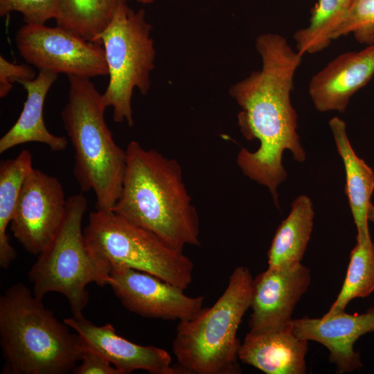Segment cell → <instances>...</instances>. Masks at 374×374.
<instances>
[{
  "mask_svg": "<svg viewBox=\"0 0 374 374\" xmlns=\"http://www.w3.org/2000/svg\"><path fill=\"white\" fill-rule=\"evenodd\" d=\"M290 326L299 338L317 341L328 349L329 361L335 365L337 373H351L362 367L353 346L362 335L374 331V308L363 314L340 311L321 318L304 317L292 319Z\"/></svg>",
  "mask_w": 374,
  "mask_h": 374,
  "instance_id": "obj_13",
  "label": "cell"
},
{
  "mask_svg": "<svg viewBox=\"0 0 374 374\" xmlns=\"http://www.w3.org/2000/svg\"><path fill=\"white\" fill-rule=\"evenodd\" d=\"M57 75L40 70L34 79L20 82L26 91V100L18 119L0 139L1 154L18 145L32 142L44 143L55 152L66 148V138L51 133L43 116L46 95Z\"/></svg>",
  "mask_w": 374,
  "mask_h": 374,
  "instance_id": "obj_17",
  "label": "cell"
},
{
  "mask_svg": "<svg viewBox=\"0 0 374 374\" xmlns=\"http://www.w3.org/2000/svg\"><path fill=\"white\" fill-rule=\"evenodd\" d=\"M32 154L21 150L14 159L0 163V266L8 268L17 253L10 244L7 229L13 217L24 180L33 170Z\"/></svg>",
  "mask_w": 374,
  "mask_h": 374,
  "instance_id": "obj_20",
  "label": "cell"
},
{
  "mask_svg": "<svg viewBox=\"0 0 374 374\" xmlns=\"http://www.w3.org/2000/svg\"><path fill=\"white\" fill-rule=\"evenodd\" d=\"M80 361L81 363L72 371L74 374H120L106 358L84 343Z\"/></svg>",
  "mask_w": 374,
  "mask_h": 374,
  "instance_id": "obj_27",
  "label": "cell"
},
{
  "mask_svg": "<svg viewBox=\"0 0 374 374\" xmlns=\"http://www.w3.org/2000/svg\"><path fill=\"white\" fill-rule=\"evenodd\" d=\"M64 322L74 330L88 347L98 352L120 374L143 370L151 374H180L172 365L170 355L164 349L141 346L118 335L110 323L96 326L83 314L66 318Z\"/></svg>",
  "mask_w": 374,
  "mask_h": 374,
  "instance_id": "obj_14",
  "label": "cell"
},
{
  "mask_svg": "<svg viewBox=\"0 0 374 374\" xmlns=\"http://www.w3.org/2000/svg\"><path fill=\"white\" fill-rule=\"evenodd\" d=\"M62 0H0V16L21 13L26 24L43 25L59 17Z\"/></svg>",
  "mask_w": 374,
  "mask_h": 374,
  "instance_id": "obj_25",
  "label": "cell"
},
{
  "mask_svg": "<svg viewBox=\"0 0 374 374\" xmlns=\"http://www.w3.org/2000/svg\"><path fill=\"white\" fill-rule=\"evenodd\" d=\"M66 202L57 177L33 168L24 180L10 222L25 250L38 256L48 246L62 222Z\"/></svg>",
  "mask_w": 374,
  "mask_h": 374,
  "instance_id": "obj_10",
  "label": "cell"
},
{
  "mask_svg": "<svg viewBox=\"0 0 374 374\" xmlns=\"http://www.w3.org/2000/svg\"><path fill=\"white\" fill-rule=\"evenodd\" d=\"M69 328L22 283L12 285L0 297L1 345L12 373L72 372L84 342Z\"/></svg>",
  "mask_w": 374,
  "mask_h": 374,
  "instance_id": "obj_3",
  "label": "cell"
},
{
  "mask_svg": "<svg viewBox=\"0 0 374 374\" xmlns=\"http://www.w3.org/2000/svg\"><path fill=\"white\" fill-rule=\"evenodd\" d=\"M314 212L311 199L297 197L288 216L278 226L267 253L268 267L301 262L313 228Z\"/></svg>",
  "mask_w": 374,
  "mask_h": 374,
  "instance_id": "obj_19",
  "label": "cell"
},
{
  "mask_svg": "<svg viewBox=\"0 0 374 374\" xmlns=\"http://www.w3.org/2000/svg\"><path fill=\"white\" fill-rule=\"evenodd\" d=\"M373 291L374 242H357L350 254V261L341 289L326 313L344 311L351 300L365 298Z\"/></svg>",
  "mask_w": 374,
  "mask_h": 374,
  "instance_id": "obj_23",
  "label": "cell"
},
{
  "mask_svg": "<svg viewBox=\"0 0 374 374\" xmlns=\"http://www.w3.org/2000/svg\"><path fill=\"white\" fill-rule=\"evenodd\" d=\"M353 0H319L313 8L308 26L296 30L294 39L298 52L316 53L327 48L346 18Z\"/></svg>",
  "mask_w": 374,
  "mask_h": 374,
  "instance_id": "obj_21",
  "label": "cell"
},
{
  "mask_svg": "<svg viewBox=\"0 0 374 374\" xmlns=\"http://www.w3.org/2000/svg\"><path fill=\"white\" fill-rule=\"evenodd\" d=\"M310 280V269L301 262L268 267L256 276L252 285L249 332L265 333L289 328L294 310Z\"/></svg>",
  "mask_w": 374,
  "mask_h": 374,
  "instance_id": "obj_12",
  "label": "cell"
},
{
  "mask_svg": "<svg viewBox=\"0 0 374 374\" xmlns=\"http://www.w3.org/2000/svg\"><path fill=\"white\" fill-rule=\"evenodd\" d=\"M138 2L143 3V4H148L154 2L155 0H136Z\"/></svg>",
  "mask_w": 374,
  "mask_h": 374,
  "instance_id": "obj_29",
  "label": "cell"
},
{
  "mask_svg": "<svg viewBox=\"0 0 374 374\" xmlns=\"http://www.w3.org/2000/svg\"><path fill=\"white\" fill-rule=\"evenodd\" d=\"M87 200L82 193L67 198L62 222L48 246L28 271L33 292L42 299L49 292L64 295L73 316L83 314L89 301L87 286L107 285L110 271L89 249L82 229Z\"/></svg>",
  "mask_w": 374,
  "mask_h": 374,
  "instance_id": "obj_6",
  "label": "cell"
},
{
  "mask_svg": "<svg viewBox=\"0 0 374 374\" xmlns=\"http://www.w3.org/2000/svg\"><path fill=\"white\" fill-rule=\"evenodd\" d=\"M368 219L374 223V206L372 203L368 208Z\"/></svg>",
  "mask_w": 374,
  "mask_h": 374,
  "instance_id": "obj_28",
  "label": "cell"
},
{
  "mask_svg": "<svg viewBox=\"0 0 374 374\" xmlns=\"http://www.w3.org/2000/svg\"><path fill=\"white\" fill-rule=\"evenodd\" d=\"M15 41L23 59L39 71L85 78L108 75L100 43L87 40L57 25L25 24L16 33Z\"/></svg>",
  "mask_w": 374,
  "mask_h": 374,
  "instance_id": "obj_9",
  "label": "cell"
},
{
  "mask_svg": "<svg viewBox=\"0 0 374 374\" xmlns=\"http://www.w3.org/2000/svg\"><path fill=\"white\" fill-rule=\"evenodd\" d=\"M253 278L244 266L237 267L228 285L211 307L179 321L172 341L180 373L238 374L241 345L238 329L250 308Z\"/></svg>",
  "mask_w": 374,
  "mask_h": 374,
  "instance_id": "obj_5",
  "label": "cell"
},
{
  "mask_svg": "<svg viewBox=\"0 0 374 374\" xmlns=\"http://www.w3.org/2000/svg\"><path fill=\"white\" fill-rule=\"evenodd\" d=\"M152 28L143 9L134 11L127 0H120L111 21L96 37L104 48L109 77L102 102L105 109L112 108L116 123L126 121L132 127L133 91L137 88L145 95L150 89L156 56Z\"/></svg>",
  "mask_w": 374,
  "mask_h": 374,
  "instance_id": "obj_8",
  "label": "cell"
},
{
  "mask_svg": "<svg viewBox=\"0 0 374 374\" xmlns=\"http://www.w3.org/2000/svg\"><path fill=\"white\" fill-rule=\"evenodd\" d=\"M35 72L27 64H17L0 55V97L6 96L12 88L13 82L31 80Z\"/></svg>",
  "mask_w": 374,
  "mask_h": 374,
  "instance_id": "obj_26",
  "label": "cell"
},
{
  "mask_svg": "<svg viewBox=\"0 0 374 374\" xmlns=\"http://www.w3.org/2000/svg\"><path fill=\"white\" fill-rule=\"evenodd\" d=\"M255 46L262 59L261 69L233 84L229 92L241 108L237 116L240 132L247 140H258L260 146L253 152L241 148L236 162L245 176L268 188L279 207L277 188L287 176L283 152L289 150L299 162L306 158L290 100L302 55L276 33L260 35Z\"/></svg>",
  "mask_w": 374,
  "mask_h": 374,
  "instance_id": "obj_1",
  "label": "cell"
},
{
  "mask_svg": "<svg viewBox=\"0 0 374 374\" xmlns=\"http://www.w3.org/2000/svg\"><path fill=\"white\" fill-rule=\"evenodd\" d=\"M125 152L121 193L112 211L176 249L200 245L199 216L179 162L135 141Z\"/></svg>",
  "mask_w": 374,
  "mask_h": 374,
  "instance_id": "obj_2",
  "label": "cell"
},
{
  "mask_svg": "<svg viewBox=\"0 0 374 374\" xmlns=\"http://www.w3.org/2000/svg\"><path fill=\"white\" fill-rule=\"evenodd\" d=\"M374 75V45L342 53L316 73L309 83V94L321 112H344L350 98Z\"/></svg>",
  "mask_w": 374,
  "mask_h": 374,
  "instance_id": "obj_15",
  "label": "cell"
},
{
  "mask_svg": "<svg viewBox=\"0 0 374 374\" xmlns=\"http://www.w3.org/2000/svg\"><path fill=\"white\" fill-rule=\"evenodd\" d=\"M120 0H62L57 25L87 40L97 36L111 21Z\"/></svg>",
  "mask_w": 374,
  "mask_h": 374,
  "instance_id": "obj_22",
  "label": "cell"
},
{
  "mask_svg": "<svg viewBox=\"0 0 374 374\" xmlns=\"http://www.w3.org/2000/svg\"><path fill=\"white\" fill-rule=\"evenodd\" d=\"M68 80L61 117L74 150L73 175L82 191L94 192L96 210L110 211L121 193L126 152L113 139L102 94L90 78L69 75Z\"/></svg>",
  "mask_w": 374,
  "mask_h": 374,
  "instance_id": "obj_4",
  "label": "cell"
},
{
  "mask_svg": "<svg viewBox=\"0 0 374 374\" xmlns=\"http://www.w3.org/2000/svg\"><path fill=\"white\" fill-rule=\"evenodd\" d=\"M107 285L126 309L143 317L181 321L204 308L203 296H188L168 282L132 268L111 267Z\"/></svg>",
  "mask_w": 374,
  "mask_h": 374,
  "instance_id": "obj_11",
  "label": "cell"
},
{
  "mask_svg": "<svg viewBox=\"0 0 374 374\" xmlns=\"http://www.w3.org/2000/svg\"><path fill=\"white\" fill-rule=\"evenodd\" d=\"M329 126L344 164L345 193L357 230V242H371L368 212L374 190V172L353 150L347 136L345 122L336 116L329 121Z\"/></svg>",
  "mask_w": 374,
  "mask_h": 374,
  "instance_id": "obj_18",
  "label": "cell"
},
{
  "mask_svg": "<svg viewBox=\"0 0 374 374\" xmlns=\"http://www.w3.org/2000/svg\"><path fill=\"white\" fill-rule=\"evenodd\" d=\"M353 34L368 46L374 44V0H353L350 8L333 35V39Z\"/></svg>",
  "mask_w": 374,
  "mask_h": 374,
  "instance_id": "obj_24",
  "label": "cell"
},
{
  "mask_svg": "<svg viewBox=\"0 0 374 374\" xmlns=\"http://www.w3.org/2000/svg\"><path fill=\"white\" fill-rule=\"evenodd\" d=\"M308 344L292 332L291 326L265 333L249 332L241 343L238 357L266 374H304Z\"/></svg>",
  "mask_w": 374,
  "mask_h": 374,
  "instance_id": "obj_16",
  "label": "cell"
},
{
  "mask_svg": "<svg viewBox=\"0 0 374 374\" xmlns=\"http://www.w3.org/2000/svg\"></svg>",
  "mask_w": 374,
  "mask_h": 374,
  "instance_id": "obj_30",
  "label": "cell"
},
{
  "mask_svg": "<svg viewBox=\"0 0 374 374\" xmlns=\"http://www.w3.org/2000/svg\"><path fill=\"white\" fill-rule=\"evenodd\" d=\"M84 234L93 255L109 271L114 266L132 268L184 290L192 283L194 264L183 251L112 211L91 212Z\"/></svg>",
  "mask_w": 374,
  "mask_h": 374,
  "instance_id": "obj_7",
  "label": "cell"
}]
</instances>
